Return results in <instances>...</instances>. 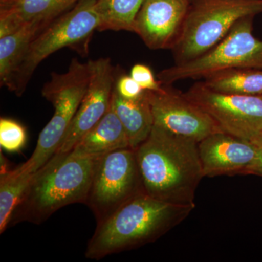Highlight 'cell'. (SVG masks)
Returning <instances> with one entry per match:
<instances>
[{
  "instance_id": "1",
  "label": "cell",
  "mask_w": 262,
  "mask_h": 262,
  "mask_svg": "<svg viewBox=\"0 0 262 262\" xmlns=\"http://www.w3.org/2000/svg\"><path fill=\"white\" fill-rule=\"evenodd\" d=\"M136 151L146 194L165 203L195 208L196 190L204 178L198 141L154 125Z\"/></svg>"
},
{
  "instance_id": "2",
  "label": "cell",
  "mask_w": 262,
  "mask_h": 262,
  "mask_svg": "<svg viewBox=\"0 0 262 262\" xmlns=\"http://www.w3.org/2000/svg\"><path fill=\"white\" fill-rule=\"evenodd\" d=\"M101 157L73 150L56 152L36 172L15 207L9 227L22 222L39 225L63 207L84 204Z\"/></svg>"
},
{
  "instance_id": "3",
  "label": "cell",
  "mask_w": 262,
  "mask_h": 262,
  "mask_svg": "<svg viewBox=\"0 0 262 262\" xmlns=\"http://www.w3.org/2000/svg\"><path fill=\"white\" fill-rule=\"evenodd\" d=\"M194 208L165 203L146 193L139 194L98 224L84 256L100 260L155 242L185 220Z\"/></svg>"
},
{
  "instance_id": "4",
  "label": "cell",
  "mask_w": 262,
  "mask_h": 262,
  "mask_svg": "<svg viewBox=\"0 0 262 262\" xmlns=\"http://www.w3.org/2000/svg\"><path fill=\"white\" fill-rule=\"evenodd\" d=\"M90 74L89 62L82 63L77 58L72 60L67 72L51 74V80L43 86L42 95L53 104L54 114L41 131L32 156L13 172L34 173L56 154L87 91Z\"/></svg>"
},
{
  "instance_id": "5",
  "label": "cell",
  "mask_w": 262,
  "mask_h": 262,
  "mask_svg": "<svg viewBox=\"0 0 262 262\" xmlns=\"http://www.w3.org/2000/svg\"><path fill=\"white\" fill-rule=\"evenodd\" d=\"M262 13V0H189L180 35L174 45L175 64L214 47L241 19Z\"/></svg>"
},
{
  "instance_id": "6",
  "label": "cell",
  "mask_w": 262,
  "mask_h": 262,
  "mask_svg": "<svg viewBox=\"0 0 262 262\" xmlns=\"http://www.w3.org/2000/svg\"><path fill=\"white\" fill-rule=\"evenodd\" d=\"M96 2L81 0L38 33L12 80L10 91L21 96L38 66L59 50L70 48L87 55L91 38L100 24Z\"/></svg>"
},
{
  "instance_id": "7",
  "label": "cell",
  "mask_w": 262,
  "mask_h": 262,
  "mask_svg": "<svg viewBox=\"0 0 262 262\" xmlns=\"http://www.w3.org/2000/svg\"><path fill=\"white\" fill-rule=\"evenodd\" d=\"M254 17L239 20L220 42L201 56L162 70L158 80L162 84H173L181 80H203L232 69L262 70V40L253 34Z\"/></svg>"
},
{
  "instance_id": "8",
  "label": "cell",
  "mask_w": 262,
  "mask_h": 262,
  "mask_svg": "<svg viewBox=\"0 0 262 262\" xmlns=\"http://www.w3.org/2000/svg\"><path fill=\"white\" fill-rule=\"evenodd\" d=\"M143 193L136 149L125 148L101 157L84 204L92 211L98 225Z\"/></svg>"
},
{
  "instance_id": "9",
  "label": "cell",
  "mask_w": 262,
  "mask_h": 262,
  "mask_svg": "<svg viewBox=\"0 0 262 262\" xmlns=\"http://www.w3.org/2000/svg\"><path fill=\"white\" fill-rule=\"evenodd\" d=\"M184 94L208 114L223 132L248 141L262 132V96L217 92L202 81Z\"/></svg>"
},
{
  "instance_id": "10",
  "label": "cell",
  "mask_w": 262,
  "mask_h": 262,
  "mask_svg": "<svg viewBox=\"0 0 262 262\" xmlns=\"http://www.w3.org/2000/svg\"><path fill=\"white\" fill-rule=\"evenodd\" d=\"M146 94L157 126L198 142L222 131L201 106L172 84H163L159 91Z\"/></svg>"
},
{
  "instance_id": "11",
  "label": "cell",
  "mask_w": 262,
  "mask_h": 262,
  "mask_svg": "<svg viewBox=\"0 0 262 262\" xmlns=\"http://www.w3.org/2000/svg\"><path fill=\"white\" fill-rule=\"evenodd\" d=\"M89 87L65 138L56 152L72 151L82 137L108 111L115 89V72L108 58L89 61Z\"/></svg>"
},
{
  "instance_id": "12",
  "label": "cell",
  "mask_w": 262,
  "mask_h": 262,
  "mask_svg": "<svg viewBox=\"0 0 262 262\" xmlns=\"http://www.w3.org/2000/svg\"><path fill=\"white\" fill-rule=\"evenodd\" d=\"M189 0H144L134 32L149 49L173 48L180 35Z\"/></svg>"
},
{
  "instance_id": "13",
  "label": "cell",
  "mask_w": 262,
  "mask_h": 262,
  "mask_svg": "<svg viewBox=\"0 0 262 262\" xmlns=\"http://www.w3.org/2000/svg\"><path fill=\"white\" fill-rule=\"evenodd\" d=\"M198 151L204 177L245 175L257 156L252 142L223 131L198 142Z\"/></svg>"
},
{
  "instance_id": "14",
  "label": "cell",
  "mask_w": 262,
  "mask_h": 262,
  "mask_svg": "<svg viewBox=\"0 0 262 262\" xmlns=\"http://www.w3.org/2000/svg\"><path fill=\"white\" fill-rule=\"evenodd\" d=\"M81 0H12L0 5V37L33 25L41 30Z\"/></svg>"
},
{
  "instance_id": "15",
  "label": "cell",
  "mask_w": 262,
  "mask_h": 262,
  "mask_svg": "<svg viewBox=\"0 0 262 262\" xmlns=\"http://www.w3.org/2000/svg\"><path fill=\"white\" fill-rule=\"evenodd\" d=\"M128 138L113 105L104 116L82 137L72 149L91 156L103 155L115 150L129 148Z\"/></svg>"
},
{
  "instance_id": "16",
  "label": "cell",
  "mask_w": 262,
  "mask_h": 262,
  "mask_svg": "<svg viewBox=\"0 0 262 262\" xmlns=\"http://www.w3.org/2000/svg\"><path fill=\"white\" fill-rule=\"evenodd\" d=\"M112 105L126 132L130 148L136 149L147 139L154 127V118L146 91L141 97H120L114 89Z\"/></svg>"
},
{
  "instance_id": "17",
  "label": "cell",
  "mask_w": 262,
  "mask_h": 262,
  "mask_svg": "<svg viewBox=\"0 0 262 262\" xmlns=\"http://www.w3.org/2000/svg\"><path fill=\"white\" fill-rule=\"evenodd\" d=\"M41 31L36 26L28 25L0 37V84L2 87L9 88L31 43Z\"/></svg>"
},
{
  "instance_id": "18",
  "label": "cell",
  "mask_w": 262,
  "mask_h": 262,
  "mask_svg": "<svg viewBox=\"0 0 262 262\" xmlns=\"http://www.w3.org/2000/svg\"><path fill=\"white\" fill-rule=\"evenodd\" d=\"M201 81L217 92L262 96V70L232 69L216 72Z\"/></svg>"
},
{
  "instance_id": "19",
  "label": "cell",
  "mask_w": 262,
  "mask_h": 262,
  "mask_svg": "<svg viewBox=\"0 0 262 262\" xmlns=\"http://www.w3.org/2000/svg\"><path fill=\"white\" fill-rule=\"evenodd\" d=\"M144 0H96L98 31L134 32L136 17Z\"/></svg>"
},
{
  "instance_id": "20",
  "label": "cell",
  "mask_w": 262,
  "mask_h": 262,
  "mask_svg": "<svg viewBox=\"0 0 262 262\" xmlns=\"http://www.w3.org/2000/svg\"><path fill=\"white\" fill-rule=\"evenodd\" d=\"M36 172L15 173L10 170L8 173L0 175V234L9 227L15 207Z\"/></svg>"
},
{
  "instance_id": "21",
  "label": "cell",
  "mask_w": 262,
  "mask_h": 262,
  "mask_svg": "<svg viewBox=\"0 0 262 262\" xmlns=\"http://www.w3.org/2000/svg\"><path fill=\"white\" fill-rule=\"evenodd\" d=\"M27 131L23 125L9 118L0 119V146L10 152H18L27 142Z\"/></svg>"
},
{
  "instance_id": "22",
  "label": "cell",
  "mask_w": 262,
  "mask_h": 262,
  "mask_svg": "<svg viewBox=\"0 0 262 262\" xmlns=\"http://www.w3.org/2000/svg\"><path fill=\"white\" fill-rule=\"evenodd\" d=\"M130 75L144 91H159L163 84L156 79L149 67L143 63H136L131 68Z\"/></svg>"
},
{
  "instance_id": "23",
  "label": "cell",
  "mask_w": 262,
  "mask_h": 262,
  "mask_svg": "<svg viewBox=\"0 0 262 262\" xmlns=\"http://www.w3.org/2000/svg\"><path fill=\"white\" fill-rule=\"evenodd\" d=\"M115 91L120 97L129 100L137 99L145 93L130 75L120 76L115 82Z\"/></svg>"
},
{
  "instance_id": "24",
  "label": "cell",
  "mask_w": 262,
  "mask_h": 262,
  "mask_svg": "<svg viewBox=\"0 0 262 262\" xmlns=\"http://www.w3.org/2000/svg\"><path fill=\"white\" fill-rule=\"evenodd\" d=\"M250 141L256 146L257 149V156L252 165L246 170L245 175H256L262 177V132L255 136Z\"/></svg>"
},
{
  "instance_id": "25",
  "label": "cell",
  "mask_w": 262,
  "mask_h": 262,
  "mask_svg": "<svg viewBox=\"0 0 262 262\" xmlns=\"http://www.w3.org/2000/svg\"><path fill=\"white\" fill-rule=\"evenodd\" d=\"M13 169H10L9 163L8 160L6 159L5 156L1 152V172H0V175H4V174L8 173L10 170Z\"/></svg>"
},
{
  "instance_id": "26",
  "label": "cell",
  "mask_w": 262,
  "mask_h": 262,
  "mask_svg": "<svg viewBox=\"0 0 262 262\" xmlns=\"http://www.w3.org/2000/svg\"><path fill=\"white\" fill-rule=\"evenodd\" d=\"M12 0H0V5H4L5 3H9Z\"/></svg>"
}]
</instances>
